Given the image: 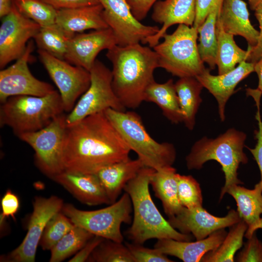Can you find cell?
I'll return each instance as SVG.
<instances>
[{
	"instance_id": "13",
	"label": "cell",
	"mask_w": 262,
	"mask_h": 262,
	"mask_svg": "<svg viewBox=\"0 0 262 262\" xmlns=\"http://www.w3.org/2000/svg\"><path fill=\"white\" fill-rule=\"evenodd\" d=\"M34 46L31 40L24 53L16 62L0 71V102L19 95L41 97L55 90L49 83L36 79L31 72L28 63L32 61Z\"/></svg>"
},
{
	"instance_id": "32",
	"label": "cell",
	"mask_w": 262,
	"mask_h": 262,
	"mask_svg": "<svg viewBox=\"0 0 262 262\" xmlns=\"http://www.w3.org/2000/svg\"><path fill=\"white\" fill-rule=\"evenodd\" d=\"M74 35L54 23L41 27L33 38L39 49L65 60L69 41Z\"/></svg>"
},
{
	"instance_id": "37",
	"label": "cell",
	"mask_w": 262,
	"mask_h": 262,
	"mask_svg": "<svg viewBox=\"0 0 262 262\" xmlns=\"http://www.w3.org/2000/svg\"><path fill=\"white\" fill-rule=\"evenodd\" d=\"M178 194L181 205L191 209L202 206L203 197L199 183L191 175L177 173Z\"/></svg>"
},
{
	"instance_id": "23",
	"label": "cell",
	"mask_w": 262,
	"mask_h": 262,
	"mask_svg": "<svg viewBox=\"0 0 262 262\" xmlns=\"http://www.w3.org/2000/svg\"><path fill=\"white\" fill-rule=\"evenodd\" d=\"M217 18L226 33L242 36L249 47L256 45L259 32L250 22L247 4L244 1L223 0Z\"/></svg>"
},
{
	"instance_id": "24",
	"label": "cell",
	"mask_w": 262,
	"mask_h": 262,
	"mask_svg": "<svg viewBox=\"0 0 262 262\" xmlns=\"http://www.w3.org/2000/svg\"><path fill=\"white\" fill-rule=\"evenodd\" d=\"M100 3L77 8L57 10L55 23L70 33L109 28L103 15Z\"/></svg>"
},
{
	"instance_id": "46",
	"label": "cell",
	"mask_w": 262,
	"mask_h": 262,
	"mask_svg": "<svg viewBox=\"0 0 262 262\" xmlns=\"http://www.w3.org/2000/svg\"><path fill=\"white\" fill-rule=\"evenodd\" d=\"M57 10L90 6L100 3L98 0H41Z\"/></svg>"
},
{
	"instance_id": "7",
	"label": "cell",
	"mask_w": 262,
	"mask_h": 262,
	"mask_svg": "<svg viewBox=\"0 0 262 262\" xmlns=\"http://www.w3.org/2000/svg\"><path fill=\"white\" fill-rule=\"evenodd\" d=\"M197 29L179 24L171 34L166 33L164 40L153 47L159 67L180 78L196 77L206 68L198 52Z\"/></svg>"
},
{
	"instance_id": "2",
	"label": "cell",
	"mask_w": 262,
	"mask_h": 262,
	"mask_svg": "<svg viewBox=\"0 0 262 262\" xmlns=\"http://www.w3.org/2000/svg\"><path fill=\"white\" fill-rule=\"evenodd\" d=\"M112 63V86L125 108L136 109L144 101L145 92L155 81L154 72L159 67L156 52L140 43L108 50Z\"/></svg>"
},
{
	"instance_id": "10",
	"label": "cell",
	"mask_w": 262,
	"mask_h": 262,
	"mask_svg": "<svg viewBox=\"0 0 262 262\" xmlns=\"http://www.w3.org/2000/svg\"><path fill=\"white\" fill-rule=\"evenodd\" d=\"M66 118V115L61 114L43 129L18 136L33 148L37 167L51 179L64 171Z\"/></svg>"
},
{
	"instance_id": "36",
	"label": "cell",
	"mask_w": 262,
	"mask_h": 262,
	"mask_svg": "<svg viewBox=\"0 0 262 262\" xmlns=\"http://www.w3.org/2000/svg\"><path fill=\"white\" fill-rule=\"evenodd\" d=\"M74 226L62 211L57 213L46 225L39 245L43 250H50Z\"/></svg>"
},
{
	"instance_id": "45",
	"label": "cell",
	"mask_w": 262,
	"mask_h": 262,
	"mask_svg": "<svg viewBox=\"0 0 262 262\" xmlns=\"http://www.w3.org/2000/svg\"><path fill=\"white\" fill-rule=\"evenodd\" d=\"M104 239V238L95 235L68 262H83L87 261L95 249Z\"/></svg>"
},
{
	"instance_id": "14",
	"label": "cell",
	"mask_w": 262,
	"mask_h": 262,
	"mask_svg": "<svg viewBox=\"0 0 262 262\" xmlns=\"http://www.w3.org/2000/svg\"><path fill=\"white\" fill-rule=\"evenodd\" d=\"M103 8L105 21L115 37L117 45L142 43L156 34L160 28L146 25L137 19L126 0H98Z\"/></svg>"
},
{
	"instance_id": "17",
	"label": "cell",
	"mask_w": 262,
	"mask_h": 262,
	"mask_svg": "<svg viewBox=\"0 0 262 262\" xmlns=\"http://www.w3.org/2000/svg\"><path fill=\"white\" fill-rule=\"evenodd\" d=\"M115 45L116 39L109 27L89 33L75 34L69 41L65 60L89 71L98 54Z\"/></svg>"
},
{
	"instance_id": "19",
	"label": "cell",
	"mask_w": 262,
	"mask_h": 262,
	"mask_svg": "<svg viewBox=\"0 0 262 262\" xmlns=\"http://www.w3.org/2000/svg\"><path fill=\"white\" fill-rule=\"evenodd\" d=\"M196 0H164L153 6L152 19L162 24L155 35L147 38L143 43L153 48L166 33L167 29L175 24L193 26L196 17Z\"/></svg>"
},
{
	"instance_id": "11",
	"label": "cell",
	"mask_w": 262,
	"mask_h": 262,
	"mask_svg": "<svg viewBox=\"0 0 262 262\" xmlns=\"http://www.w3.org/2000/svg\"><path fill=\"white\" fill-rule=\"evenodd\" d=\"M37 52L41 62L59 90L65 112L69 113L78 98L89 88L90 72L45 51L38 49Z\"/></svg>"
},
{
	"instance_id": "49",
	"label": "cell",
	"mask_w": 262,
	"mask_h": 262,
	"mask_svg": "<svg viewBox=\"0 0 262 262\" xmlns=\"http://www.w3.org/2000/svg\"><path fill=\"white\" fill-rule=\"evenodd\" d=\"M250 9L254 11L256 8L261 3H262V0H247Z\"/></svg>"
},
{
	"instance_id": "30",
	"label": "cell",
	"mask_w": 262,
	"mask_h": 262,
	"mask_svg": "<svg viewBox=\"0 0 262 262\" xmlns=\"http://www.w3.org/2000/svg\"><path fill=\"white\" fill-rule=\"evenodd\" d=\"M222 4L218 3L213 6L204 22L197 29L199 35L197 48L200 57L202 61L209 66L210 69H214L216 66V25Z\"/></svg>"
},
{
	"instance_id": "27",
	"label": "cell",
	"mask_w": 262,
	"mask_h": 262,
	"mask_svg": "<svg viewBox=\"0 0 262 262\" xmlns=\"http://www.w3.org/2000/svg\"><path fill=\"white\" fill-rule=\"evenodd\" d=\"M144 101L156 104L172 123L177 124L183 122L175 83L172 79L162 83L153 82L145 92Z\"/></svg>"
},
{
	"instance_id": "26",
	"label": "cell",
	"mask_w": 262,
	"mask_h": 262,
	"mask_svg": "<svg viewBox=\"0 0 262 262\" xmlns=\"http://www.w3.org/2000/svg\"><path fill=\"white\" fill-rule=\"evenodd\" d=\"M177 173L172 166L164 167L155 170L149 180L155 196L161 201L168 217L178 214L184 208L178 197Z\"/></svg>"
},
{
	"instance_id": "22",
	"label": "cell",
	"mask_w": 262,
	"mask_h": 262,
	"mask_svg": "<svg viewBox=\"0 0 262 262\" xmlns=\"http://www.w3.org/2000/svg\"><path fill=\"white\" fill-rule=\"evenodd\" d=\"M227 193L235 200L239 215L247 225L245 237L248 239L262 229V184L259 181L252 189L235 185Z\"/></svg>"
},
{
	"instance_id": "18",
	"label": "cell",
	"mask_w": 262,
	"mask_h": 262,
	"mask_svg": "<svg viewBox=\"0 0 262 262\" xmlns=\"http://www.w3.org/2000/svg\"><path fill=\"white\" fill-rule=\"evenodd\" d=\"M255 63L243 61L233 70L223 74L213 75L210 68L205 70L196 79L215 98L221 121L225 120V107L237 84L254 71Z\"/></svg>"
},
{
	"instance_id": "44",
	"label": "cell",
	"mask_w": 262,
	"mask_h": 262,
	"mask_svg": "<svg viewBox=\"0 0 262 262\" xmlns=\"http://www.w3.org/2000/svg\"><path fill=\"white\" fill-rule=\"evenodd\" d=\"M135 17L141 21L147 16L157 0H126Z\"/></svg>"
},
{
	"instance_id": "15",
	"label": "cell",
	"mask_w": 262,
	"mask_h": 262,
	"mask_svg": "<svg viewBox=\"0 0 262 262\" xmlns=\"http://www.w3.org/2000/svg\"><path fill=\"white\" fill-rule=\"evenodd\" d=\"M41 27L22 15L14 2L11 12L2 18L0 27V68L16 60L24 53L29 40Z\"/></svg>"
},
{
	"instance_id": "31",
	"label": "cell",
	"mask_w": 262,
	"mask_h": 262,
	"mask_svg": "<svg viewBox=\"0 0 262 262\" xmlns=\"http://www.w3.org/2000/svg\"><path fill=\"white\" fill-rule=\"evenodd\" d=\"M247 228L246 224L242 219L230 227L229 232L220 245L205 254L200 262H234L235 253L243 246Z\"/></svg>"
},
{
	"instance_id": "35",
	"label": "cell",
	"mask_w": 262,
	"mask_h": 262,
	"mask_svg": "<svg viewBox=\"0 0 262 262\" xmlns=\"http://www.w3.org/2000/svg\"><path fill=\"white\" fill-rule=\"evenodd\" d=\"M89 262H136L125 245L104 239L87 260Z\"/></svg>"
},
{
	"instance_id": "3",
	"label": "cell",
	"mask_w": 262,
	"mask_h": 262,
	"mask_svg": "<svg viewBox=\"0 0 262 262\" xmlns=\"http://www.w3.org/2000/svg\"><path fill=\"white\" fill-rule=\"evenodd\" d=\"M155 170L143 167L125 186L124 190L131 199L133 217L131 226L126 232L132 243L143 245L151 239H172L189 241L192 234L181 233L163 216L152 199L149 180Z\"/></svg>"
},
{
	"instance_id": "47",
	"label": "cell",
	"mask_w": 262,
	"mask_h": 262,
	"mask_svg": "<svg viewBox=\"0 0 262 262\" xmlns=\"http://www.w3.org/2000/svg\"><path fill=\"white\" fill-rule=\"evenodd\" d=\"M13 5L14 0H0V17L2 18L9 14Z\"/></svg>"
},
{
	"instance_id": "4",
	"label": "cell",
	"mask_w": 262,
	"mask_h": 262,
	"mask_svg": "<svg viewBox=\"0 0 262 262\" xmlns=\"http://www.w3.org/2000/svg\"><path fill=\"white\" fill-rule=\"evenodd\" d=\"M246 138L244 132L232 128L215 138L204 136L194 144L185 158L189 170L200 169L210 160L219 163L225 176L220 201L230 187L244 184L238 179L237 171L240 164L248 162V158L244 151Z\"/></svg>"
},
{
	"instance_id": "1",
	"label": "cell",
	"mask_w": 262,
	"mask_h": 262,
	"mask_svg": "<svg viewBox=\"0 0 262 262\" xmlns=\"http://www.w3.org/2000/svg\"><path fill=\"white\" fill-rule=\"evenodd\" d=\"M131 150L104 112L67 127L64 171L97 174L111 164L130 158Z\"/></svg>"
},
{
	"instance_id": "33",
	"label": "cell",
	"mask_w": 262,
	"mask_h": 262,
	"mask_svg": "<svg viewBox=\"0 0 262 262\" xmlns=\"http://www.w3.org/2000/svg\"><path fill=\"white\" fill-rule=\"evenodd\" d=\"M95 235L75 225L50 250V262H62L77 253Z\"/></svg>"
},
{
	"instance_id": "34",
	"label": "cell",
	"mask_w": 262,
	"mask_h": 262,
	"mask_svg": "<svg viewBox=\"0 0 262 262\" xmlns=\"http://www.w3.org/2000/svg\"><path fill=\"white\" fill-rule=\"evenodd\" d=\"M18 11L41 27L55 23L57 9L41 0H14Z\"/></svg>"
},
{
	"instance_id": "29",
	"label": "cell",
	"mask_w": 262,
	"mask_h": 262,
	"mask_svg": "<svg viewBox=\"0 0 262 262\" xmlns=\"http://www.w3.org/2000/svg\"><path fill=\"white\" fill-rule=\"evenodd\" d=\"M216 34L217 41L216 65L218 74H223L234 69L236 64L246 61L249 50H244L237 46L234 40V35L224 30L218 18Z\"/></svg>"
},
{
	"instance_id": "38",
	"label": "cell",
	"mask_w": 262,
	"mask_h": 262,
	"mask_svg": "<svg viewBox=\"0 0 262 262\" xmlns=\"http://www.w3.org/2000/svg\"><path fill=\"white\" fill-rule=\"evenodd\" d=\"M125 245L136 260V262H173L166 255L156 248H149L141 244L125 242Z\"/></svg>"
},
{
	"instance_id": "41",
	"label": "cell",
	"mask_w": 262,
	"mask_h": 262,
	"mask_svg": "<svg viewBox=\"0 0 262 262\" xmlns=\"http://www.w3.org/2000/svg\"><path fill=\"white\" fill-rule=\"evenodd\" d=\"M255 101H256L258 109L256 116L258 121V130L256 131L255 133L257 144L254 148H252L247 147H246L253 155L258 165L261 173V180L260 182L262 184V121L260 112V99H256Z\"/></svg>"
},
{
	"instance_id": "6",
	"label": "cell",
	"mask_w": 262,
	"mask_h": 262,
	"mask_svg": "<svg viewBox=\"0 0 262 262\" xmlns=\"http://www.w3.org/2000/svg\"><path fill=\"white\" fill-rule=\"evenodd\" d=\"M104 113L145 167L158 170L172 166L176 158L173 144L155 140L147 131L137 113L111 108L106 110Z\"/></svg>"
},
{
	"instance_id": "48",
	"label": "cell",
	"mask_w": 262,
	"mask_h": 262,
	"mask_svg": "<svg viewBox=\"0 0 262 262\" xmlns=\"http://www.w3.org/2000/svg\"><path fill=\"white\" fill-rule=\"evenodd\" d=\"M254 71L257 73L259 79L257 89L262 93V58L255 63Z\"/></svg>"
},
{
	"instance_id": "39",
	"label": "cell",
	"mask_w": 262,
	"mask_h": 262,
	"mask_svg": "<svg viewBox=\"0 0 262 262\" xmlns=\"http://www.w3.org/2000/svg\"><path fill=\"white\" fill-rule=\"evenodd\" d=\"M238 262H262V242L256 232L247 239L235 259Z\"/></svg>"
},
{
	"instance_id": "42",
	"label": "cell",
	"mask_w": 262,
	"mask_h": 262,
	"mask_svg": "<svg viewBox=\"0 0 262 262\" xmlns=\"http://www.w3.org/2000/svg\"><path fill=\"white\" fill-rule=\"evenodd\" d=\"M255 16L258 21L260 31L257 42L252 47L248 46V55L246 61L255 63L262 58V3L254 10Z\"/></svg>"
},
{
	"instance_id": "21",
	"label": "cell",
	"mask_w": 262,
	"mask_h": 262,
	"mask_svg": "<svg viewBox=\"0 0 262 262\" xmlns=\"http://www.w3.org/2000/svg\"><path fill=\"white\" fill-rule=\"evenodd\" d=\"M227 234L225 229H223L195 242L158 239L154 247L166 255L176 257L184 262H198L207 253L217 248Z\"/></svg>"
},
{
	"instance_id": "28",
	"label": "cell",
	"mask_w": 262,
	"mask_h": 262,
	"mask_svg": "<svg viewBox=\"0 0 262 262\" xmlns=\"http://www.w3.org/2000/svg\"><path fill=\"white\" fill-rule=\"evenodd\" d=\"M179 105L185 127L192 131L196 115L202 102L200 94L203 86L195 77L180 78L175 83Z\"/></svg>"
},
{
	"instance_id": "8",
	"label": "cell",
	"mask_w": 262,
	"mask_h": 262,
	"mask_svg": "<svg viewBox=\"0 0 262 262\" xmlns=\"http://www.w3.org/2000/svg\"><path fill=\"white\" fill-rule=\"evenodd\" d=\"M132 205L130 196L125 193L119 199L106 208L94 210H80L71 204H64L61 211L75 225L94 235L123 243L122 223L132 222Z\"/></svg>"
},
{
	"instance_id": "12",
	"label": "cell",
	"mask_w": 262,
	"mask_h": 262,
	"mask_svg": "<svg viewBox=\"0 0 262 262\" xmlns=\"http://www.w3.org/2000/svg\"><path fill=\"white\" fill-rule=\"evenodd\" d=\"M64 204L63 200L55 196L35 197L26 235L18 246L6 256L1 257L0 261L34 262L37 248L46 225L55 213L61 211Z\"/></svg>"
},
{
	"instance_id": "5",
	"label": "cell",
	"mask_w": 262,
	"mask_h": 262,
	"mask_svg": "<svg viewBox=\"0 0 262 262\" xmlns=\"http://www.w3.org/2000/svg\"><path fill=\"white\" fill-rule=\"evenodd\" d=\"M63 112L62 100L56 90L41 97L12 96L1 103L0 125L9 126L18 136L43 129Z\"/></svg>"
},
{
	"instance_id": "9",
	"label": "cell",
	"mask_w": 262,
	"mask_h": 262,
	"mask_svg": "<svg viewBox=\"0 0 262 262\" xmlns=\"http://www.w3.org/2000/svg\"><path fill=\"white\" fill-rule=\"evenodd\" d=\"M89 72L90 86L81 96L73 109L66 115L67 127L77 123L89 115L104 112L108 109L126 111V109L113 89L112 71L96 59Z\"/></svg>"
},
{
	"instance_id": "43",
	"label": "cell",
	"mask_w": 262,
	"mask_h": 262,
	"mask_svg": "<svg viewBox=\"0 0 262 262\" xmlns=\"http://www.w3.org/2000/svg\"><path fill=\"white\" fill-rule=\"evenodd\" d=\"M223 0H196V17L193 27L197 28L204 22L214 5L222 3Z\"/></svg>"
},
{
	"instance_id": "20",
	"label": "cell",
	"mask_w": 262,
	"mask_h": 262,
	"mask_svg": "<svg viewBox=\"0 0 262 262\" xmlns=\"http://www.w3.org/2000/svg\"><path fill=\"white\" fill-rule=\"evenodd\" d=\"M51 179L82 203L89 206L110 204L96 174L63 171Z\"/></svg>"
},
{
	"instance_id": "16",
	"label": "cell",
	"mask_w": 262,
	"mask_h": 262,
	"mask_svg": "<svg viewBox=\"0 0 262 262\" xmlns=\"http://www.w3.org/2000/svg\"><path fill=\"white\" fill-rule=\"evenodd\" d=\"M241 220L237 211L229 210L223 217L214 216L201 207H184L178 214L168 217V221L181 233L203 239L220 229L230 227Z\"/></svg>"
},
{
	"instance_id": "25",
	"label": "cell",
	"mask_w": 262,
	"mask_h": 262,
	"mask_svg": "<svg viewBox=\"0 0 262 262\" xmlns=\"http://www.w3.org/2000/svg\"><path fill=\"white\" fill-rule=\"evenodd\" d=\"M145 167L138 158H130L104 167L96 174L110 204L115 202L126 184Z\"/></svg>"
},
{
	"instance_id": "40",
	"label": "cell",
	"mask_w": 262,
	"mask_h": 262,
	"mask_svg": "<svg viewBox=\"0 0 262 262\" xmlns=\"http://www.w3.org/2000/svg\"><path fill=\"white\" fill-rule=\"evenodd\" d=\"M19 205L18 196L10 189L7 190L1 200L2 213L0 214V220H6L9 217L15 220V215L18 211Z\"/></svg>"
}]
</instances>
